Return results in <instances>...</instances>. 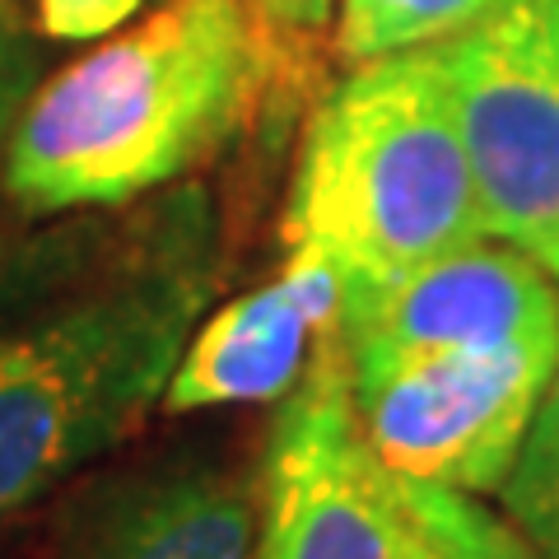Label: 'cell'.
<instances>
[{
  "instance_id": "cell-1",
  "label": "cell",
  "mask_w": 559,
  "mask_h": 559,
  "mask_svg": "<svg viewBox=\"0 0 559 559\" xmlns=\"http://www.w3.org/2000/svg\"><path fill=\"white\" fill-rule=\"evenodd\" d=\"M215 294V205L205 187H168L90 266L0 318V536L164 406Z\"/></svg>"
},
{
  "instance_id": "cell-2",
  "label": "cell",
  "mask_w": 559,
  "mask_h": 559,
  "mask_svg": "<svg viewBox=\"0 0 559 559\" xmlns=\"http://www.w3.org/2000/svg\"><path fill=\"white\" fill-rule=\"evenodd\" d=\"M261 75L242 0H168L38 84L0 154L10 210L70 219L178 187L242 131Z\"/></svg>"
},
{
  "instance_id": "cell-3",
  "label": "cell",
  "mask_w": 559,
  "mask_h": 559,
  "mask_svg": "<svg viewBox=\"0 0 559 559\" xmlns=\"http://www.w3.org/2000/svg\"><path fill=\"white\" fill-rule=\"evenodd\" d=\"M489 238L433 47L349 66L308 121L285 248L326 257L341 289H378Z\"/></svg>"
},
{
  "instance_id": "cell-4",
  "label": "cell",
  "mask_w": 559,
  "mask_h": 559,
  "mask_svg": "<svg viewBox=\"0 0 559 559\" xmlns=\"http://www.w3.org/2000/svg\"><path fill=\"white\" fill-rule=\"evenodd\" d=\"M433 51L485 234L559 280V0H489Z\"/></svg>"
},
{
  "instance_id": "cell-5",
  "label": "cell",
  "mask_w": 559,
  "mask_h": 559,
  "mask_svg": "<svg viewBox=\"0 0 559 559\" xmlns=\"http://www.w3.org/2000/svg\"><path fill=\"white\" fill-rule=\"evenodd\" d=\"M257 559H439L406 480L364 439L341 331L271 419Z\"/></svg>"
},
{
  "instance_id": "cell-6",
  "label": "cell",
  "mask_w": 559,
  "mask_h": 559,
  "mask_svg": "<svg viewBox=\"0 0 559 559\" xmlns=\"http://www.w3.org/2000/svg\"><path fill=\"white\" fill-rule=\"evenodd\" d=\"M559 349H448L349 369L364 439L411 485L499 495Z\"/></svg>"
},
{
  "instance_id": "cell-7",
  "label": "cell",
  "mask_w": 559,
  "mask_h": 559,
  "mask_svg": "<svg viewBox=\"0 0 559 559\" xmlns=\"http://www.w3.org/2000/svg\"><path fill=\"white\" fill-rule=\"evenodd\" d=\"M349 369L448 349H559V280L509 242H471L378 289H341Z\"/></svg>"
},
{
  "instance_id": "cell-8",
  "label": "cell",
  "mask_w": 559,
  "mask_h": 559,
  "mask_svg": "<svg viewBox=\"0 0 559 559\" xmlns=\"http://www.w3.org/2000/svg\"><path fill=\"white\" fill-rule=\"evenodd\" d=\"M261 462L168 452L98 480L51 559H257Z\"/></svg>"
},
{
  "instance_id": "cell-9",
  "label": "cell",
  "mask_w": 559,
  "mask_h": 559,
  "mask_svg": "<svg viewBox=\"0 0 559 559\" xmlns=\"http://www.w3.org/2000/svg\"><path fill=\"white\" fill-rule=\"evenodd\" d=\"M341 331V275L326 257L289 248L275 280L210 308L168 378L164 411L280 401L308 373L318 345Z\"/></svg>"
},
{
  "instance_id": "cell-10",
  "label": "cell",
  "mask_w": 559,
  "mask_h": 559,
  "mask_svg": "<svg viewBox=\"0 0 559 559\" xmlns=\"http://www.w3.org/2000/svg\"><path fill=\"white\" fill-rule=\"evenodd\" d=\"M112 229L117 219H98V210L70 215V224H47V229L24 215H0V318L20 312L80 266H90Z\"/></svg>"
},
{
  "instance_id": "cell-11",
  "label": "cell",
  "mask_w": 559,
  "mask_h": 559,
  "mask_svg": "<svg viewBox=\"0 0 559 559\" xmlns=\"http://www.w3.org/2000/svg\"><path fill=\"white\" fill-rule=\"evenodd\" d=\"M489 0H341L336 51L345 66L433 47L462 33Z\"/></svg>"
},
{
  "instance_id": "cell-12",
  "label": "cell",
  "mask_w": 559,
  "mask_h": 559,
  "mask_svg": "<svg viewBox=\"0 0 559 559\" xmlns=\"http://www.w3.org/2000/svg\"><path fill=\"white\" fill-rule=\"evenodd\" d=\"M499 503L540 559H559V364L522 433L509 480L499 485Z\"/></svg>"
},
{
  "instance_id": "cell-13",
  "label": "cell",
  "mask_w": 559,
  "mask_h": 559,
  "mask_svg": "<svg viewBox=\"0 0 559 559\" xmlns=\"http://www.w3.org/2000/svg\"><path fill=\"white\" fill-rule=\"evenodd\" d=\"M406 489L439 559H540V550L513 527V518L485 509L476 495L411 480Z\"/></svg>"
},
{
  "instance_id": "cell-14",
  "label": "cell",
  "mask_w": 559,
  "mask_h": 559,
  "mask_svg": "<svg viewBox=\"0 0 559 559\" xmlns=\"http://www.w3.org/2000/svg\"><path fill=\"white\" fill-rule=\"evenodd\" d=\"M38 43L24 24V14L14 0H0V154L14 131V121L24 117L28 98L38 94Z\"/></svg>"
},
{
  "instance_id": "cell-15",
  "label": "cell",
  "mask_w": 559,
  "mask_h": 559,
  "mask_svg": "<svg viewBox=\"0 0 559 559\" xmlns=\"http://www.w3.org/2000/svg\"><path fill=\"white\" fill-rule=\"evenodd\" d=\"M145 0H38V24L47 38L61 43H94L108 38Z\"/></svg>"
},
{
  "instance_id": "cell-16",
  "label": "cell",
  "mask_w": 559,
  "mask_h": 559,
  "mask_svg": "<svg viewBox=\"0 0 559 559\" xmlns=\"http://www.w3.org/2000/svg\"><path fill=\"white\" fill-rule=\"evenodd\" d=\"M261 38H318L331 24L336 0H242Z\"/></svg>"
}]
</instances>
